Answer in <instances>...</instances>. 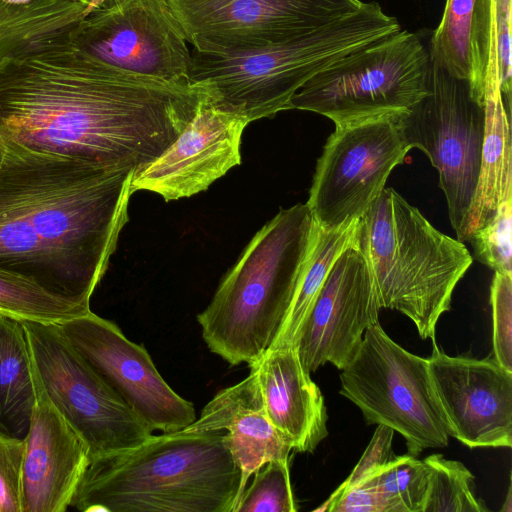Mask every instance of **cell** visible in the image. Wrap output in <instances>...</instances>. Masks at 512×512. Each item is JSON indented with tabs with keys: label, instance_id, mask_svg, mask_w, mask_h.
I'll return each mask as SVG.
<instances>
[{
	"label": "cell",
	"instance_id": "obj_1",
	"mask_svg": "<svg viewBox=\"0 0 512 512\" xmlns=\"http://www.w3.org/2000/svg\"><path fill=\"white\" fill-rule=\"evenodd\" d=\"M206 96L108 65L67 36L0 60V139L30 151L135 171L184 130Z\"/></svg>",
	"mask_w": 512,
	"mask_h": 512
},
{
	"label": "cell",
	"instance_id": "obj_2",
	"mask_svg": "<svg viewBox=\"0 0 512 512\" xmlns=\"http://www.w3.org/2000/svg\"><path fill=\"white\" fill-rule=\"evenodd\" d=\"M5 147L0 269L90 307L128 221L135 169Z\"/></svg>",
	"mask_w": 512,
	"mask_h": 512
},
{
	"label": "cell",
	"instance_id": "obj_3",
	"mask_svg": "<svg viewBox=\"0 0 512 512\" xmlns=\"http://www.w3.org/2000/svg\"><path fill=\"white\" fill-rule=\"evenodd\" d=\"M241 473L223 433L179 430L90 460L70 506L83 512H235Z\"/></svg>",
	"mask_w": 512,
	"mask_h": 512
},
{
	"label": "cell",
	"instance_id": "obj_4",
	"mask_svg": "<svg viewBox=\"0 0 512 512\" xmlns=\"http://www.w3.org/2000/svg\"><path fill=\"white\" fill-rule=\"evenodd\" d=\"M316 224L306 204L282 208L253 236L197 315L209 350L232 366L256 364L293 300Z\"/></svg>",
	"mask_w": 512,
	"mask_h": 512
},
{
	"label": "cell",
	"instance_id": "obj_5",
	"mask_svg": "<svg viewBox=\"0 0 512 512\" xmlns=\"http://www.w3.org/2000/svg\"><path fill=\"white\" fill-rule=\"evenodd\" d=\"M397 19L376 1L286 42L262 49L215 55L191 51L188 83L210 102L251 121L292 109L293 95L334 61L399 31Z\"/></svg>",
	"mask_w": 512,
	"mask_h": 512
},
{
	"label": "cell",
	"instance_id": "obj_6",
	"mask_svg": "<svg viewBox=\"0 0 512 512\" xmlns=\"http://www.w3.org/2000/svg\"><path fill=\"white\" fill-rule=\"evenodd\" d=\"M351 244L364 256L381 308L407 316L436 344V326L473 259L464 242L437 230L392 188L355 221Z\"/></svg>",
	"mask_w": 512,
	"mask_h": 512
},
{
	"label": "cell",
	"instance_id": "obj_7",
	"mask_svg": "<svg viewBox=\"0 0 512 512\" xmlns=\"http://www.w3.org/2000/svg\"><path fill=\"white\" fill-rule=\"evenodd\" d=\"M430 67L421 37L400 29L316 73L293 95L291 108L335 125L403 113L427 94Z\"/></svg>",
	"mask_w": 512,
	"mask_h": 512
},
{
	"label": "cell",
	"instance_id": "obj_8",
	"mask_svg": "<svg viewBox=\"0 0 512 512\" xmlns=\"http://www.w3.org/2000/svg\"><path fill=\"white\" fill-rule=\"evenodd\" d=\"M340 394L360 409L369 424L401 434L409 454L449 444L451 430L428 359L405 350L379 323L366 330L356 355L342 369Z\"/></svg>",
	"mask_w": 512,
	"mask_h": 512
},
{
	"label": "cell",
	"instance_id": "obj_9",
	"mask_svg": "<svg viewBox=\"0 0 512 512\" xmlns=\"http://www.w3.org/2000/svg\"><path fill=\"white\" fill-rule=\"evenodd\" d=\"M399 125L410 148L426 154L439 176L456 238L470 239V216L482 160L484 103L468 82L431 63L427 94L400 114Z\"/></svg>",
	"mask_w": 512,
	"mask_h": 512
},
{
	"label": "cell",
	"instance_id": "obj_10",
	"mask_svg": "<svg viewBox=\"0 0 512 512\" xmlns=\"http://www.w3.org/2000/svg\"><path fill=\"white\" fill-rule=\"evenodd\" d=\"M22 324L38 382L85 443L90 460L134 447L153 434L74 350L57 325Z\"/></svg>",
	"mask_w": 512,
	"mask_h": 512
},
{
	"label": "cell",
	"instance_id": "obj_11",
	"mask_svg": "<svg viewBox=\"0 0 512 512\" xmlns=\"http://www.w3.org/2000/svg\"><path fill=\"white\" fill-rule=\"evenodd\" d=\"M398 114L335 125L317 160L306 205L324 229L349 225L379 197L410 151Z\"/></svg>",
	"mask_w": 512,
	"mask_h": 512
},
{
	"label": "cell",
	"instance_id": "obj_12",
	"mask_svg": "<svg viewBox=\"0 0 512 512\" xmlns=\"http://www.w3.org/2000/svg\"><path fill=\"white\" fill-rule=\"evenodd\" d=\"M70 41L120 70L188 83L191 51L169 0H100L87 8Z\"/></svg>",
	"mask_w": 512,
	"mask_h": 512
},
{
	"label": "cell",
	"instance_id": "obj_13",
	"mask_svg": "<svg viewBox=\"0 0 512 512\" xmlns=\"http://www.w3.org/2000/svg\"><path fill=\"white\" fill-rule=\"evenodd\" d=\"M188 43L233 55L289 41L356 12L361 0H169Z\"/></svg>",
	"mask_w": 512,
	"mask_h": 512
},
{
	"label": "cell",
	"instance_id": "obj_14",
	"mask_svg": "<svg viewBox=\"0 0 512 512\" xmlns=\"http://www.w3.org/2000/svg\"><path fill=\"white\" fill-rule=\"evenodd\" d=\"M63 336L105 384L152 431L172 433L196 419L193 404L164 380L141 344L91 310L57 325Z\"/></svg>",
	"mask_w": 512,
	"mask_h": 512
},
{
	"label": "cell",
	"instance_id": "obj_15",
	"mask_svg": "<svg viewBox=\"0 0 512 512\" xmlns=\"http://www.w3.org/2000/svg\"><path fill=\"white\" fill-rule=\"evenodd\" d=\"M381 309L363 254L350 244L333 263L300 330L296 349L312 373L326 363L344 369Z\"/></svg>",
	"mask_w": 512,
	"mask_h": 512
},
{
	"label": "cell",
	"instance_id": "obj_16",
	"mask_svg": "<svg viewBox=\"0 0 512 512\" xmlns=\"http://www.w3.org/2000/svg\"><path fill=\"white\" fill-rule=\"evenodd\" d=\"M249 121L214 106L207 94L179 136L154 160L134 171L133 193L146 190L165 201L205 191L241 162Z\"/></svg>",
	"mask_w": 512,
	"mask_h": 512
},
{
	"label": "cell",
	"instance_id": "obj_17",
	"mask_svg": "<svg viewBox=\"0 0 512 512\" xmlns=\"http://www.w3.org/2000/svg\"><path fill=\"white\" fill-rule=\"evenodd\" d=\"M428 364L451 437L470 448H510L512 371L494 358L449 356L436 344Z\"/></svg>",
	"mask_w": 512,
	"mask_h": 512
},
{
	"label": "cell",
	"instance_id": "obj_18",
	"mask_svg": "<svg viewBox=\"0 0 512 512\" xmlns=\"http://www.w3.org/2000/svg\"><path fill=\"white\" fill-rule=\"evenodd\" d=\"M33 375L37 400L24 439L21 508L22 512H64L90 457L85 443L45 395L34 371Z\"/></svg>",
	"mask_w": 512,
	"mask_h": 512
},
{
	"label": "cell",
	"instance_id": "obj_19",
	"mask_svg": "<svg viewBox=\"0 0 512 512\" xmlns=\"http://www.w3.org/2000/svg\"><path fill=\"white\" fill-rule=\"evenodd\" d=\"M182 430L223 433L241 473V495L258 468L271 460H289L292 451L267 416L255 369L242 381L217 392L199 417Z\"/></svg>",
	"mask_w": 512,
	"mask_h": 512
},
{
	"label": "cell",
	"instance_id": "obj_20",
	"mask_svg": "<svg viewBox=\"0 0 512 512\" xmlns=\"http://www.w3.org/2000/svg\"><path fill=\"white\" fill-rule=\"evenodd\" d=\"M255 369L267 416L292 451L314 452L328 435L321 390L302 365L296 346L268 349Z\"/></svg>",
	"mask_w": 512,
	"mask_h": 512
},
{
	"label": "cell",
	"instance_id": "obj_21",
	"mask_svg": "<svg viewBox=\"0 0 512 512\" xmlns=\"http://www.w3.org/2000/svg\"><path fill=\"white\" fill-rule=\"evenodd\" d=\"M485 128L481 171L470 216V237L512 200L511 107L502 98L496 32L489 52L484 91Z\"/></svg>",
	"mask_w": 512,
	"mask_h": 512
},
{
	"label": "cell",
	"instance_id": "obj_22",
	"mask_svg": "<svg viewBox=\"0 0 512 512\" xmlns=\"http://www.w3.org/2000/svg\"><path fill=\"white\" fill-rule=\"evenodd\" d=\"M37 400L22 322L0 315V435L24 440Z\"/></svg>",
	"mask_w": 512,
	"mask_h": 512
},
{
	"label": "cell",
	"instance_id": "obj_23",
	"mask_svg": "<svg viewBox=\"0 0 512 512\" xmlns=\"http://www.w3.org/2000/svg\"><path fill=\"white\" fill-rule=\"evenodd\" d=\"M87 7L74 0H0V60L41 50L67 36Z\"/></svg>",
	"mask_w": 512,
	"mask_h": 512
},
{
	"label": "cell",
	"instance_id": "obj_24",
	"mask_svg": "<svg viewBox=\"0 0 512 512\" xmlns=\"http://www.w3.org/2000/svg\"><path fill=\"white\" fill-rule=\"evenodd\" d=\"M355 221L337 229L316 225L311 249L288 313L269 349L296 346L304 320L333 263L350 244Z\"/></svg>",
	"mask_w": 512,
	"mask_h": 512
},
{
	"label": "cell",
	"instance_id": "obj_25",
	"mask_svg": "<svg viewBox=\"0 0 512 512\" xmlns=\"http://www.w3.org/2000/svg\"><path fill=\"white\" fill-rule=\"evenodd\" d=\"M90 311L34 280L0 269V315L20 322L59 325Z\"/></svg>",
	"mask_w": 512,
	"mask_h": 512
},
{
	"label": "cell",
	"instance_id": "obj_26",
	"mask_svg": "<svg viewBox=\"0 0 512 512\" xmlns=\"http://www.w3.org/2000/svg\"><path fill=\"white\" fill-rule=\"evenodd\" d=\"M475 3L476 0H446L442 19L428 48L431 63L467 82Z\"/></svg>",
	"mask_w": 512,
	"mask_h": 512
},
{
	"label": "cell",
	"instance_id": "obj_27",
	"mask_svg": "<svg viewBox=\"0 0 512 512\" xmlns=\"http://www.w3.org/2000/svg\"><path fill=\"white\" fill-rule=\"evenodd\" d=\"M429 470L424 512H486L485 503L475 495L474 476L459 461L432 454L425 459Z\"/></svg>",
	"mask_w": 512,
	"mask_h": 512
},
{
	"label": "cell",
	"instance_id": "obj_28",
	"mask_svg": "<svg viewBox=\"0 0 512 512\" xmlns=\"http://www.w3.org/2000/svg\"><path fill=\"white\" fill-rule=\"evenodd\" d=\"M369 479L389 502L392 512H424L429 470L415 455L396 456Z\"/></svg>",
	"mask_w": 512,
	"mask_h": 512
},
{
	"label": "cell",
	"instance_id": "obj_29",
	"mask_svg": "<svg viewBox=\"0 0 512 512\" xmlns=\"http://www.w3.org/2000/svg\"><path fill=\"white\" fill-rule=\"evenodd\" d=\"M289 460H271L258 468L245 487L235 512H296Z\"/></svg>",
	"mask_w": 512,
	"mask_h": 512
},
{
	"label": "cell",
	"instance_id": "obj_30",
	"mask_svg": "<svg viewBox=\"0 0 512 512\" xmlns=\"http://www.w3.org/2000/svg\"><path fill=\"white\" fill-rule=\"evenodd\" d=\"M512 200L505 201L495 215L469 241L476 258L495 272L512 275L511 266Z\"/></svg>",
	"mask_w": 512,
	"mask_h": 512
},
{
	"label": "cell",
	"instance_id": "obj_31",
	"mask_svg": "<svg viewBox=\"0 0 512 512\" xmlns=\"http://www.w3.org/2000/svg\"><path fill=\"white\" fill-rule=\"evenodd\" d=\"M496 30L495 0H476L471 32L470 77L472 96L484 103L489 52Z\"/></svg>",
	"mask_w": 512,
	"mask_h": 512
},
{
	"label": "cell",
	"instance_id": "obj_32",
	"mask_svg": "<svg viewBox=\"0 0 512 512\" xmlns=\"http://www.w3.org/2000/svg\"><path fill=\"white\" fill-rule=\"evenodd\" d=\"M494 359L512 371V275L495 272L490 289Z\"/></svg>",
	"mask_w": 512,
	"mask_h": 512
},
{
	"label": "cell",
	"instance_id": "obj_33",
	"mask_svg": "<svg viewBox=\"0 0 512 512\" xmlns=\"http://www.w3.org/2000/svg\"><path fill=\"white\" fill-rule=\"evenodd\" d=\"M25 441L0 435V512H22L21 469Z\"/></svg>",
	"mask_w": 512,
	"mask_h": 512
},
{
	"label": "cell",
	"instance_id": "obj_34",
	"mask_svg": "<svg viewBox=\"0 0 512 512\" xmlns=\"http://www.w3.org/2000/svg\"><path fill=\"white\" fill-rule=\"evenodd\" d=\"M394 430L385 425L377 428L360 460L346 480L335 490L344 491L374 476L397 455L392 449Z\"/></svg>",
	"mask_w": 512,
	"mask_h": 512
},
{
	"label": "cell",
	"instance_id": "obj_35",
	"mask_svg": "<svg viewBox=\"0 0 512 512\" xmlns=\"http://www.w3.org/2000/svg\"><path fill=\"white\" fill-rule=\"evenodd\" d=\"M314 511L321 512H392L384 495L367 479L344 491H334Z\"/></svg>",
	"mask_w": 512,
	"mask_h": 512
},
{
	"label": "cell",
	"instance_id": "obj_36",
	"mask_svg": "<svg viewBox=\"0 0 512 512\" xmlns=\"http://www.w3.org/2000/svg\"><path fill=\"white\" fill-rule=\"evenodd\" d=\"M496 44L500 90L503 100L511 104V17L512 0H495Z\"/></svg>",
	"mask_w": 512,
	"mask_h": 512
},
{
	"label": "cell",
	"instance_id": "obj_37",
	"mask_svg": "<svg viewBox=\"0 0 512 512\" xmlns=\"http://www.w3.org/2000/svg\"><path fill=\"white\" fill-rule=\"evenodd\" d=\"M511 486H509L506 500L503 503V507L501 512H511L512 511V499H511Z\"/></svg>",
	"mask_w": 512,
	"mask_h": 512
},
{
	"label": "cell",
	"instance_id": "obj_38",
	"mask_svg": "<svg viewBox=\"0 0 512 512\" xmlns=\"http://www.w3.org/2000/svg\"><path fill=\"white\" fill-rule=\"evenodd\" d=\"M5 151H6V147H5L4 143L2 142V140L0 139V163L4 157Z\"/></svg>",
	"mask_w": 512,
	"mask_h": 512
},
{
	"label": "cell",
	"instance_id": "obj_39",
	"mask_svg": "<svg viewBox=\"0 0 512 512\" xmlns=\"http://www.w3.org/2000/svg\"><path fill=\"white\" fill-rule=\"evenodd\" d=\"M79 1L88 5V7L94 2V0H79Z\"/></svg>",
	"mask_w": 512,
	"mask_h": 512
},
{
	"label": "cell",
	"instance_id": "obj_40",
	"mask_svg": "<svg viewBox=\"0 0 512 512\" xmlns=\"http://www.w3.org/2000/svg\"><path fill=\"white\" fill-rule=\"evenodd\" d=\"M99 1L100 0H94V2L89 7L93 6L94 4L98 3ZM89 7H87V8H89Z\"/></svg>",
	"mask_w": 512,
	"mask_h": 512
}]
</instances>
